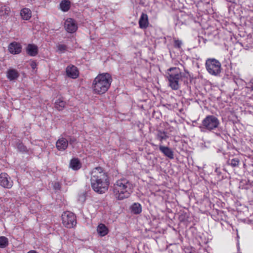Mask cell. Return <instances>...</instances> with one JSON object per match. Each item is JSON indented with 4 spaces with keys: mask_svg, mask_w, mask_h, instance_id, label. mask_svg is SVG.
<instances>
[{
    "mask_svg": "<svg viewBox=\"0 0 253 253\" xmlns=\"http://www.w3.org/2000/svg\"><path fill=\"white\" fill-rule=\"evenodd\" d=\"M131 212L135 215H139L142 211V206L139 203H134L130 207Z\"/></svg>",
    "mask_w": 253,
    "mask_h": 253,
    "instance_id": "19",
    "label": "cell"
},
{
    "mask_svg": "<svg viewBox=\"0 0 253 253\" xmlns=\"http://www.w3.org/2000/svg\"><path fill=\"white\" fill-rule=\"evenodd\" d=\"M205 66L207 70L213 75H218L221 72V65L217 59L209 58L206 61Z\"/></svg>",
    "mask_w": 253,
    "mask_h": 253,
    "instance_id": "6",
    "label": "cell"
},
{
    "mask_svg": "<svg viewBox=\"0 0 253 253\" xmlns=\"http://www.w3.org/2000/svg\"><path fill=\"white\" fill-rule=\"evenodd\" d=\"M112 82V77L109 73L98 75L93 80V89L96 94L102 95L109 89Z\"/></svg>",
    "mask_w": 253,
    "mask_h": 253,
    "instance_id": "3",
    "label": "cell"
},
{
    "mask_svg": "<svg viewBox=\"0 0 253 253\" xmlns=\"http://www.w3.org/2000/svg\"><path fill=\"white\" fill-rule=\"evenodd\" d=\"M9 245V241L8 238L5 236L0 237V247L1 248H5Z\"/></svg>",
    "mask_w": 253,
    "mask_h": 253,
    "instance_id": "23",
    "label": "cell"
},
{
    "mask_svg": "<svg viewBox=\"0 0 253 253\" xmlns=\"http://www.w3.org/2000/svg\"><path fill=\"white\" fill-rule=\"evenodd\" d=\"M19 73L14 68H10L7 72V77L10 81H14L19 77Z\"/></svg>",
    "mask_w": 253,
    "mask_h": 253,
    "instance_id": "15",
    "label": "cell"
},
{
    "mask_svg": "<svg viewBox=\"0 0 253 253\" xmlns=\"http://www.w3.org/2000/svg\"><path fill=\"white\" fill-rule=\"evenodd\" d=\"M61 219L63 225L68 229L74 228L77 224L76 216L71 211H64L62 215Z\"/></svg>",
    "mask_w": 253,
    "mask_h": 253,
    "instance_id": "5",
    "label": "cell"
},
{
    "mask_svg": "<svg viewBox=\"0 0 253 253\" xmlns=\"http://www.w3.org/2000/svg\"><path fill=\"white\" fill-rule=\"evenodd\" d=\"M57 49L59 52L64 53L67 50V47L64 44H60L57 46Z\"/></svg>",
    "mask_w": 253,
    "mask_h": 253,
    "instance_id": "26",
    "label": "cell"
},
{
    "mask_svg": "<svg viewBox=\"0 0 253 253\" xmlns=\"http://www.w3.org/2000/svg\"><path fill=\"white\" fill-rule=\"evenodd\" d=\"M17 148L19 151L22 152L27 151L26 148L21 142H18L17 144Z\"/></svg>",
    "mask_w": 253,
    "mask_h": 253,
    "instance_id": "24",
    "label": "cell"
},
{
    "mask_svg": "<svg viewBox=\"0 0 253 253\" xmlns=\"http://www.w3.org/2000/svg\"><path fill=\"white\" fill-rule=\"evenodd\" d=\"M66 74L69 78L77 79L79 76V71L75 66L70 65L67 66L66 69Z\"/></svg>",
    "mask_w": 253,
    "mask_h": 253,
    "instance_id": "10",
    "label": "cell"
},
{
    "mask_svg": "<svg viewBox=\"0 0 253 253\" xmlns=\"http://www.w3.org/2000/svg\"></svg>",
    "mask_w": 253,
    "mask_h": 253,
    "instance_id": "31",
    "label": "cell"
},
{
    "mask_svg": "<svg viewBox=\"0 0 253 253\" xmlns=\"http://www.w3.org/2000/svg\"><path fill=\"white\" fill-rule=\"evenodd\" d=\"M64 28L68 33H75L78 30V26L77 22L73 18H68L64 23Z\"/></svg>",
    "mask_w": 253,
    "mask_h": 253,
    "instance_id": "8",
    "label": "cell"
},
{
    "mask_svg": "<svg viewBox=\"0 0 253 253\" xmlns=\"http://www.w3.org/2000/svg\"><path fill=\"white\" fill-rule=\"evenodd\" d=\"M66 106V102L65 101L61 99H59L54 103V107L58 111L63 110Z\"/></svg>",
    "mask_w": 253,
    "mask_h": 253,
    "instance_id": "22",
    "label": "cell"
},
{
    "mask_svg": "<svg viewBox=\"0 0 253 253\" xmlns=\"http://www.w3.org/2000/svg\"><path fill=\"white\" fill-rule=\"evenodd\" d=\"M20 15L22 19L29 20L32 17V12L28 8H24L20 11Z\"/></svg>",
    "mask_w": 253,
    "mask_h": 253,
    "instance_id": "18",
    "label": "cell"
},
{
    "mask_svg": "<svg viewBox=\"0 0 253 253\" xmlns=\"http://www.w3.org/2000/svg\"><path fill=\"white\" fill-rule=\"evenodd\" d=\"M68 142L66 139L61 138L57 141L56 144L57 148L59 151H64L68 148Z\"/></svg>",
    "mask_w": 253,
    "mask_h": 253,
    "instance_id": "13",
    "label": "cell"
},
{
    "mask_svg": "<svg viewBox=\"0 0 253 253\" xmlns=\"http://www.w3.org/2000/svg\"><path fill=\"white\" fill-rule=\"evenodd\" d=\"M70 166L73 170L77 171L81 169V168L82 167V163L79 159L74 158L71 160Z\"/></svg>",
    "mask_w": 253,
    "mask_h": 253,
    "instance_id": "17",
    "label": "cell"
},
{
    "mask_svg": "<svg viewBox=\"0 0 253 253\" xmlns=\"http://www.w3.org/2000/svg\"><path fill=\"white\" fill-rule=\"evenodd\" d=\"M133 190L132 184L124 178L117 180L113 188L115 197L118 200H123L130 197Z\"/></svg>",
    "mask_w": 253,
    "mask_h": 253,
    "instance_id": "2",
    "label": "cell"
},
{
    "mask_svg": "<svg viewBox=\"0 0 253 253\" xmlns=\"http://www.w3.org/2000/svg\"><path fill=\"white\" fill-rule=\"evenodd\" d=\"M92 188L98 194H104L109 190V179L105 170L101 167L96 168L91 173Z\"/></svg>",
    "mask_w": 253,
    "mask_h": 253,
    "instance_id": "1",
    "label": "cell"
},
{
    "mask_svg": "<svg viewBox=\"0 0 253 253\" xmlns=\"http://www.w3.org/2000/svg\"><path fill=\"white\" fill-rule=\"evenodd\" d=\"M169 84L172 89L177 90L180 88L179 82L181 78L180 70L177 67H171L167 72Z\"/></svg>",
    "mask_w": 253,
    "mask_h": 253,
    "instance_id": "4",
    "label": "cell"
},
{
    "mask_svg": "<svg viewBox=\"0 0 253 253\" xmlns=\"http://www.w3.org/2000/svg\"><path fill=\"white\" fill-rule=\"evenodd\" d=\"M202 124L209 130H213L218 127L219 122L216 117L213 116H208L203 120Z\"/></svg>",
    "mask_w": 253,
    "mask_h": 253,
    "instance_id": "7",
    "label": "cell"
},
{
    "mask_svg": "<svg viewBox=\"0 0 253 253\" xmlns=\"http://www.w3.org/2000/svg\"><path fill=\"white\" fill-rule=\"evenodd\" d=\"M160 150L163 153L165 156H166L167 157L170 159H172L174 157V153L172 150L167 146H160Z\"/></svg>",
    "mask_w": 253,
    "mask_h": 253,
    "instance_id": "20",
    "label": "cell"
},
{
    "mask_svg": "<svg viewBox=\"0 0 253 253\" xmlns=\"http://www.w3.org/2000/svg\"><path fill=\"white\" fill-rule=\"evenodd\" d=\"M0 184L3 188L10 189L13 187L14 183L8 174L2 172L0 176Z\"/></svg>",
    "mask_w": 253,
    "mask_h": 253,
    "instance_id": "9",
    "label": "cell"
},
{
    "mask_svg": "<svg viewBox=\"0 0 253 253\" xmlns=\"http://www.w3.org/2000/svg\"><path fill=\"white\" fill-rule=\"evenodd\" d=\"M71 8V2L69 0H63L60 4V8L62 11L67 12Z\"/></svg>",
    "mask_w": 253,
    "mask_h": 253,
    "instance_id": "21",
    "label": "cell"
},
{
    "mask_svg": "<svg viewBox=\"0 0 253 253\" xmlns=\"http://www.w3.org/2000/svg\"><path fill=\"white\" fill-rule=\"evenodd\" d=\"M53 186L54 188V189L57 190H60L61 188V183L59 182H54L53 183Z\"/></svg>",
    "mask_w": 253,
    "mask_h": 253,
    "instance_id": "27",
    "label": "cell"
},
{
    "mask_svg": "<svg viewBox=\"0 0 253 253\" xmlns=\"http://www.w3.org/2000/svg\"><path fill=\"white\" fill-rule=\"evenodd\" d=\"M37 63L36 61H32L31 63V66L32 68L33 69H36L37 67Z\"/></svg>",
    "mask_w": 253,
    "mask_h": 253,
    "instance_id": "29",
    "label": "cell"
},
{
    "mask_svg": "<svg viewBox=\"0 0 253 253\" xmlns=\"http://www.w3.org/2000/svg\"><path fill=\"white\" fill-rule=\"evenodd\" d=\"M139 26L142 29H146L149 25L148 18L147 14L143 13L140 16L139 22Z\"/></svg>",
    "mask_w": 253,
    "mask_h": 253,
    "instance_id": "12",
    "label": "cell"
},
{
    "mask_svg": "<svg viewBox=\"0 0 253 253\" xmlns=\"http://www.w3.org/2000/svg\"><path fill=\"white\" fill-rule=\"evenodd\" d=\"M167 137L166 134L164 132L160 131V132H159L158 134V137L160 140H165L166 138H167Z\"/></svg>",
    "mask_w": 253,
    "mask_h": 253,
    "instance_id": "25",
    "label": "cell"
},
{
    "mask_svg": "<svg viewBox=\"0 0 253 253\" xmlns=\"http://www.w3.org/2000/svg\"><path fill=\"white\" fill-rule=\"evenodd\" d=\"M8 49L10 53L14 55L19 54L22 51V45L19 43L16 42L10 43Z\"/></svg>",
    "mask_w": 253,
    "mask_h": 253,
    "instance_id": "11",
    "label": "cell"
},
{
    "mask_svg": "<svg viewBox=\"0 0 253 253\" xmlns=\"http://www.w3.org/2000/svg\"><path fill=\"white\" fill-rule=\"evenodd\" d=\"M97 231L99 235L103 237L109 234V229L105 224L101 223L97 227Z\"/></svg>",
    "mask_w": 253,
    "mask_h": 253,
    "instance_id": "16",
    "label": "cell"
},
{
    "mask_svg": "<svg viewBox=\"0 0 253 253\" xmlns=\"http://www.w3.org/2000/svg\"><path fill=\"white\" fill-rule=\"evenodd\" d=\"M175 44L176 45V47H179V48L180 47V46H181V41L180 40H177L175 41Z\"/></svg>",
    "mask_w": 253,
    "mask_h": 253,
    "instance_id": "30",
    "label": "cell"
},
{
    "mask_svg": "<svg viewBox=\"0 0 253 253\" xmlns=\"http://www.w3.org/2000/svg\"><path fill=\"white\" fill-rule=\"evenodd\" d=\"M26 52L29 56L31 57H35L39 53L37 45L35 44H29L26 48Z\"/></svg>",
    "mask_w": 253,
    "mask_h": 253,
    "instance_id": "14",
    "label": "cell"
},
{
    "mask_svg": "<svg viewBox=\"0 0 253 253\" xmlns=\"http://www.w3.org/2000/svg\"><path fill=\"white\" fill-rule=\"evenodd\" d=\"M239 162H240V161H239V159H233L231 160V164L232 166L236 167L239 165Z\"/></svg>",
    "mask_w": 253,
    "mask_h": 253,
    "instance_id": "28",
    "label": "cell"
}]
</instances>
